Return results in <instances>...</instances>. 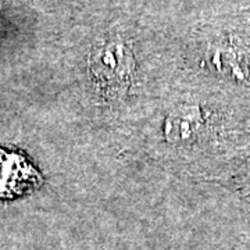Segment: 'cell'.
Wrapping results in <instances>:
<instances>
[{
    "instance_id": "1",
    "label": "cell",
    "mask_w": 250,
    "mask_h": 250,
    "mask_svg": "<svg viewBox=\"0 0 250 250\" xmlns=\"http://www.w3.org/2000/svg\"><path fill=\"white\" fill-rule=\"evenodd\" d=\"M92 92L106 103L118 106L132 93L136 80V59L131 45L118 38H104L92 47L88 57Z\"/></svg>"
},
{
    "instance_id": "2",
    "label": "cell",
    "mask_w": 250,
    "mask_h": 250,
    "mask_svg": "<svg viewBox=\"0 0 250 250\" xmlns=\"http://www.w3.org/2000/svg\"><path fill=\"white\" fill-rule=\"evenodd\" d=\"M235 178L238 179L239 187L243 189L245 195L250 197V149L245 154L239 168L235 172Z\"/></svg>"
}]
</instances>
